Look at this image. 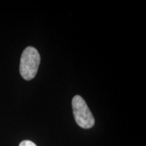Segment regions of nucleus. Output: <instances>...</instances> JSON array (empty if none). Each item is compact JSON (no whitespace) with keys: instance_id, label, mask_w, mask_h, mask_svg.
<instances>
[{"instance_id":"3","label":"nucleus","mask_w":146,"mask_h":146,"mask_svg":"<svg viewBox=\"0 0 146 146\" xmlns=\"http://www.w3.org/2000/svg\"><path fill=\"white\" fill-rule=\"evenodd\" d=\"M19 146H36L35 143L29 140H25L20 143Z\"/></svg>"},{"instance_id":"2","label":"nucleus","mask_w":146,"mask_h":146,"mask_svg":"<svg viewBox=\"0 0 146 146\" xmlns=\"http://www.w3.org/2000/svg\"><path fill=\"white\" fill-rule=\"evenodd\" d=\"M72 106L74 119L80 127L87 129L94 127V117L82 97L78 95L74 96L72 100Z\"/></svg>"},{"instance_id":"1","label":"nucleus","mask_w":146,"mask_h":146,"mask_svg":"<svg viewBox=\"0 0 146 146\" xmlns=\"http://www.w3.org/2000/svg\"><path fill=\"white\" fill-rule=\"evenodd\" d=\"M41 58L38 51L33 47H27L22 54L20 72L24 79L30 81L36 76Z\"/></svg>"}]
</instances>
